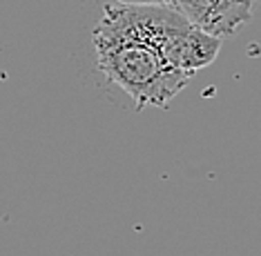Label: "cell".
<instances>
[{"label": "cell", "mask_w": 261, "mask_h": 256, "mask_svg": "<svg viewBox=\"0 0 261 256\" xmlns=\"http://www.w3.org/2000/svg\"><path fill=\"white\" fill-rule=\"evenodd\" d=\"M98 71L136 109H168L199 69L217 61L221 38L201 32L174 7L110 3L92 32Z\"/></svg>", "instance_id": "cell-1"}, {"label": "cell", "mask_w": 261, "mask_h": 256, "mask_svg": "<svg viewBox=\"0 0 261 256\" xmlns=\"http://www.w3.org/2000/svg\"><path fill=\"white\" fill-rule=\"evenodd\" d=\"M257 0H176V11L201 32L225 38L250 22Z\"/></svg>", "instance_id": "cell-2"}, {"label": "cell", "mask_w": 261, "mask_h": 256, "mask_svg": "<svg viewBox=\"0 0 261 256\" xmlns=\"http://www.w3.org/2000/svg\"><path fill=\"white\" fill-rule=\"evenodd\" d=\"M121 5H139V7H176V0H112Z\"/></svg>", "instance_id": "cell-3"}]
</instances>
